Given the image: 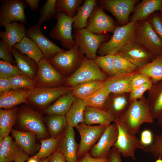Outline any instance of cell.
I'll return each mask as SVG.
<instances>
[{"instance_id": "6da1fadb", "label": "cell", "mask_w": 162, "mask_h": 162, "mask_svg": "<svg viewBox=\"0 0 162 162\" xmlns=\"http://www.w3.org/2000/svg\"><path fill=\"white\" fill-rule=\"evenodd\" d=\"M119 118L129 132L134 135L139 132L142 124L152 123L154 120L147 99L144 95L139 100L131 101L124 114Z\"/></svg>"}, {"instance_id": "7a4b0ae2", "label": "cell", "mask_w": 162, "mask_h": 162, "mask_svg": "<svg viewBox=\"0 0 162 162\" xmlns=\"http://www.w3.org/2000/svg\"><path fill=\"white\" fill-rule=\"evenodd\" d=\"M16 122L20 130L32 132L40 140L49 138L41 115L28 104L19 108Z\"/></svg>"}, {"instance_id": "3957f363", "label": "cell", "mask_w": 162, "mask_h": 162, "mask_svg": "<svg viewBox=\"0 0 162 162\" xmlns=\"http://www.w3.org/2000/svg\"><path fill=\"white\" fill-rule=\"evenodd\" d=\"M136 22L130 21L124 25H116L113 35L110 39L100 45L97 52L99 56L113 55L126 44L134 40Z\"/></svg>"}, {"instance_id": "277c9868", "label": "cell", "mask_w": 162, "mask_h": 162, "mask_svg": "<svg viewBox=\"0 0 162 162\" xmlns=\"http://www.w3.org/2000/svg\"><path fill=\"white\" fill-rule=\"evenodd\" d=\"M72 87L60 86L54 87H35L28 90L26 100L35 108L43 111L61 96L72 91Z\"/></svg>"}, {"instance_id": "5b68a950", "label": "cell", "mask_w": 162, "mask_h": 162, "mask_svg": "<svg viewBox=\"0 0 162 162\" xmlns=\"http://www.w3.org/2000/svg\"><path fill=\"white\" fill-rule=\"evenodd\" d=\"M108 76L99 68L94 60L85 57L76 71L68 78L66 86L73 87L84 82L104 81Z\"/></svg>"}, {"instance_id": "8992f818", "label": "cell", "mask_w": 162, "mask_h": 162, "mask_svg": "<svg viewBox=\"0 0 162 162\" xmlns=\"http://www.w3.org/2000/svg\"><path fill=\"white\" fill-rule=\"evenodd\" d=\"M118 129V135L114 147L124 158L130 157L135 160V152L140 149L146 152V146L143 144L135 135L130 134L123 121L116 118L114 122Z\"/></svg>"}, {"instance_id": "52a82bcc", "label": "cell", "mask_w": 162, "mask_h": 162, "mask_svg": "<svg viewBox=\"0 0 162 162\" xmlns=\"http://www.w3.org/2000/svg\"><path fill=\"white\" fill-rule=\"evenodd\" d=\"M134 40L142 45L156 57L160 55L162 40L147 20L136 22Z\"/></svg>"}, {"instance_id": "ba28073f", "label": "cell", "mask_w": 162, "mask_h": 162, "mask_svg": "<svg viewBox=\"0 0 162 162\" xmlns=\"http://www.w3.org/2000/svg\"><path fill=\"white\" fill-rule=\"evenodd\" d=\"M73 37L76 43L87 58L94 60L100 45L106 41L109 36L107 34H94L86 28L74 30Z\"/></svg>"}, {"instance_id": "9c48e42d", "label": "cell", "mask_w": 162, "mask_h": 162, "mask_svg": "<svg viewBox=\"0 0 162 162\" xmlns=\"http://www.w3.org/2000/svg\"><path fill=\"white\" fill-rule=\"evenodd\" d=\"M84 55L76 43L70 49L60 52L48 60L56 70L63 73H68L78 68Z\"/></svg>"}, {"instance_id": "30bf717a", "label": "cell", "mask_w": 162, "mask_h": 162, "mask_svg": "<svg viewBox=\"0 0 162 162\" xmlns=\"http://www.w3.org/2000/svg\"><path fill=\"white\" fill-rule=\"evenodd\" d=\"M56 26L50 31L49 35L52 38L60 41L63 47L68 50L75 44L72 34L73 17L64 13L58 12Z\"/></svg>"}, {"instance_id": "8fae6325", "label": "cell", "mask_w": 162, "mask_h": 162, "mask_svg": "<svg viewBox=\"0 0 162 162\" xmlns=\"http://www.w3.org/2000/svg\"><path fill=\"white\" fill-rule=\"evenodd\" d=\"M138 0H98L97 4L108 10L114 16L120 26L129 22L130 14L133 12Z\"/></svg>"}, {"instance_id": "7c38bea8", "label": "cell", "mask_w": 162, "mask_h": 162, "mask_svg": "<svg viewBox=\"0 0 162 162\" xmlns=\"http://www.w3.org/2000/svg\"><path fill=\"white\" fill-rule=\"evenodd\" d=\"M106 127L99 125H88L83 123L76 128L80 136L77 152L78 160L89 152L99 140Z\"/></svg>"}, {"instance_id": "4fadbf2b", "label": "cell", "mask_w": 162, "mask_h": 162, "mask_svg": "<svg viewBox=\"0 0 162 162\" xmlns=\"http://www.w3.org/2000/svg\"><path fill=\"white\" fill-rule=\"evenodd\" d=\"M0 8V26H5L14 21L26 24L25 9L27 4L22 0H2Z\"/></svg>"}, {"instance_id": "5bb4252c", "label": "cell", "mask_w": 162, "mask_h": 162, "mask_svg": "<svg viewBox=\"0 0 162 162\" xmlns=\"http://www.w3.org/2000/svg\"><path fill=\"white\" fill-rule=\"evenodd\" d=\"M116 53L130 60L138 68L151 62L156 58L144 46L134 40L126 44Z\"/></svg>"}, {"instance_id": "9a60e30c", "label": "cell", "mask_w": 162, "mask_h": 162, "mask_svg": "<svg viewBox=\"0 0 162 162\" xmlns=\"http://www.w3.org/2000/svg\"><path fill=\"white\" fill-rule=\"evenodd\" d=\"M104 10L97 4L88 21L86 28L94 34L100 35L107 32L113 33L116 26L113 19L106 14Z\"/></svg>"}, {"instance_id": "2e32d148", "label": "cell", "mask_w": 162, "mask_h": 162, "mask_svg": "<svg viewBox=\"0 0 162 162\" xmlns=\"http://www.w3.org/2000/svg\"><path fill=\"white\" fill-rule=\"evenodd\" d=\"M118 135V128L114 122L107 126L99 140L89 151L90 156L94 158H107Z\"/></svg>"}, {"instance_id": "e0dca14e", "label": "cell", "mask_w": 162, "mask_h": 162, "mask_svg": "<svg viewBox=\"0 0 162 162\" xmlns=\"http://www.w3.org/2000/svg\"><path fill=\"white\" fill-rule=\"evenodd\" d=\"M38 69L34 80L36 87H54L59 85L63 78L45 57L38 64Z\"/></svg>"}, {"instance_id": "ac0fdd59", "label": "cell", "mask_w": 162, "mask_h": 162, "mask_svg": "<svg viewBox=\"0 0 162 162\" xmlns=\"http://www.w3.org/2000/svg\"><path fill=\"white\" fill-rule=\"evenodd\" d=\"M40 25L37 24L29 26L26 30V36L31 39L36 44L45 57L49 60L65 50L59 47L42 33Z\"/></svg>"}, {"instance_id": "d6986e66", "label": "cell", "mask_w": 162, "mask_h": 162, "mask_svg": "<svg viewBox=\"0 0 162 162\" xmlns=\"http://www.w3.org/2000/svg\"><path fill=\"white\" fill-rule=\"evenodd\" d=\"M78 146L75 140L73 128L67 125L60 137L57 151L63 154L66 162H78Z\"/></svg>"}, {"instance_id": "ffe728a7", "label": "cell", "mask_w": 162, "mask_h": 162, "mask_svg": "<svg viewBox=\"0 0 162 162\" xmlns=\"http://www.w3.org/2000/svg\"><path fill=\"white\" fill-rule=\"evenodd\" d=\"M28 156L12 136L6 137L0 144V162H12L21 159L27 161Z\"/></svg>"}, {"instance_id": "44dd1931", "label": "cell", "mask_w": 162, "mask_h": 162, "mask_svg": "<svg viewBox=\"0 0 162 162\" xmlns=\"http://www.w3.org/2000/svg\"><path fill=\"white\" fill-rule=\"evenodd\" d=\"M130 93H110L106 102L104 109L116 118H120L124 114L130 103Z\"/></svg>"}, {"instance_id": "7402d4cb", "label": "cell", "mask_w": 162, "mask_h": 162, "mask_svg": "<svg viewBox=\"0 0 162 162\" xmlns=\"http://www.w3.org/2000/svg\"><path fill=\"white\" fill-rule=\"evenodd\" d=\"M118 73L104 81V86L110 93H130V83L136 73Z\"/></svg>"}, {"instance_id": "603a6c76", "label": "cell", "mask_w": 162, "mask_h": 162, "mask_svg": "<svg viewBox=\"0 0 162 162\" xmlns=\"http://www.w3.org/2000/svg\"><path fill=\"white\" fill-rule=\"evenodd\" d=\"M10 133L16 143L28 156L35 155L39 151L40 147L36 142V136L34 133L13 128Z\"/></svg>"}, {"instance_id": "cb8c5ba5", "label": "cell", "mask_w": 162, "mask_h": 162, "mask_svg": "<svg viewBox=\"0 0 162 162\" xmlns=\"http://www.w3.org/2000/svg\"><path fill=\"white\" fill-rule=\"evenodd\" d=\"M162 0H142L135 7L130 21L140 22L147 20L155 11H162Z\"/></svg>"}, {"instance_id": "d4e9b609", "label": "cell", "mask_w": 162, "mask_h": 162, "mask_svg": "<svg viewBox=\"0 0 162 162\" xmlns=\"http://www.w3.org/2000/svg\"><path fill=\"white\" fill-rule=\"evenodd\" d=\"M25 24L14 21L5 26V31L0 32V37L11 48L26 36V30Z\"/></svg>"}, {"instance_id": "484cf974", "label": "cell", "mask_w": 162, "mask_h": 162, "mask_svg": "<svg viewBox=\"0 0 162 162\" xmlns=\"http://www.w3.org/2000/svg\"><path fill=\"white\" fill-rule=\"evenodd\" d=\"M84 123L88 125L98 124L107 126L115 118L104 109L86 106L84 112Z\"/></svg>"}, {"instance_id": "4316f807", "label": "cell", "mask_w": 162, "mask_h": 162, "mask_svg": "<svg viewBox=\"0 0 162 162\" xmlns=\"http://www.w3.org/2000/svg\"><path fill=\"white\" fill-rule=\"evenodd\" d=\"M146 99L153 119H157L162 115V80L153 83Z\"/></svg>"}, {"instance_id": "83f0119b", "label": "cell", "mask_w": 162, "mask_h": 162, "mask_svg": "<svg viewBox=\"0 0 162 162\" xmlns=\"http://www.w3.org/2000/svg\"><path fill=\"white\" fill-rule=\"evenodd\" d=\"M11 52L19 70L23 74L34 80L38 71V64L33 59L20 53L14 47L11 48Z\"/></svg>"}, {"instance_id": "f1b7e54d", "label": "cell", "mask_w": 162, "mask_h": 162, "mask_svg": "<svg viewBox=\"0 0 162 162\" xmlns=\"http://www.w3.org/2000/svg\"><path fill=\"white\" fill-rule=\"evenodd\" d=\"M28 90L25 89L11 90L0 93V108L8 109L22 103L28 104L26 96Z\"/></svg>"}, {"instance_id": "f546056e", "label": "cell", "mask_w": 162, "mask_h": 162, "mask_svg": "<svg viewBox=\"0 0 162 162\" xmlns=\"http://www.w3.org/2000/svg\"><path fill=\"white\" fill-rule=\"evenodd\" d=\"M75 99L71 91L60 96L43 111L47 116L65 115Z\"/></svg>"}, {"instance_id": "4dcf8cb0", "label": "cell", "mask_w": 162, "mask_h": 162, "mask_svg": "<svg viewBox=\"0 0 162 162\" xmlns=\"http://www.w3.org/2000/svg\"><path fill=\"white\" fill-rule=\"evenodd\" d=\"M97 4V0H85L73 17V28L74 30L86 28L88 19Z\"/></svg>"}, {"instance_id": "1f68e13d", "label": "cell", "mask_w": 162, "mask_h": 162, "mask_svg": "<svg viewBox=\"0 0 162 162\" xmlns=\"http://www.w3.org/2000/svg\"><path fill=\"white\" fill-rule=\"evenodd\" d=\"M21 53L33 59L38 64L45 57L36 44L26 36L13 46Z\"/></svg>"}, {"instance_id": "d6a6232c", "label": "cell", "mask_w": 162, "mask_h": 162, "mask_svg": "<svg viewBox=\"0 0 162 162\" xmlns=\"http://www.w3.org/2000/svg\"><path fill=\"white\" fill-rule=\"evenodd\" d=\"M19 108L16 106L8 109L0 110V136L5 138L16 124Z\"/></svg>"}, {"instance_id": "836d02e7", "label": "cell", "mask_w": 162, "mask_h": 162, "mask_svg": "<svg viewBox=\"0 0 162 162\" xmlns=\"http://www.w3.org/2000/svg\"><path fill=\"white\" fill-rule=\"evenodd\" d=\"M86 106L83 100L76 98L65 115L67 124L74 128L84 123V112Z\"/></svg>"}, {"instance_id": "e575fe53", "label": "cell", "mask_w": 162, "mask_h": 162, "mask_svg": "<svg viewBox=\"0 0 162 162\" xmlns=\"http://www.w3.org/2000/svg\"><path fill=\"white\" fill-rule=\"evenodd\" d=\"M47 128L51 137H59L67 126L65 115H49L45 119Z\"/></svg>"}, {"instance_id": "d590c367", "label": "cell", "mask_w": 162, "mask_h": 162, "mask_svg": "<svg viewBox=\"0 0 162 162\" xmlns=\"http://www.w3.org/2000/svg\"><path fill=\"white\" fill-rule=\"evenodd\" d=\"M104 86V81H95L84 82L72 87V92L75 98L83 100Z\"/></svg>"}, {"instance_id": "8d00e7d4", "label": "cell", "mask_w": 162, "mask_h": 162, "mask_svg": "<svg viewBox=\"0 0 162 162\" xmlns=\"http://www.w3.org/2000/svg\"><path fill=\"white\" fill-rule=\"evenodd\" d=\"M136 72L148 76L154 83L162 80V58L161 56L156 57L151 62L139 68Z\"/></svg>"}, {"instance_id": "74e56055", "label": "cell", "mask_w": 162, "mask_h": 162, "mask_svg": "<svg viewBox=\"0 0 162 162\" xmlns=\"http://www.w3.org/2000/svg\"><path fill=\"white\" fill-rule=\"evenodd\" d=\"M110 93L104 86L88 97L83 100L86 106L104 109Z\"/></svg>"}, {"instance_id": "f35d334b", "label": "cell", "mask_w": 162, "mask_h": 162, "mask_svg": "<svg viewBox=\"0 0 162 162\" xmlns=\"http://www.w3.org/2000/svg\"><path fill=\"white\" fill-rule=\"evenodd\" d=\"M49 138L40 140V145L39 151L34 156L38 160L47 158L57 150L60 137Z\"/></svg>"}, {"instance_id": "ab89813d", "label": "cell", "mask_w": 162, "mask_h": 162, "mask_svg": "<svg viewBox=\"0 0 162 162\" xmlns=\"http://www.w3.org/2000/svg\"><path fill=\"white\" fill-rule=\"evenodd\" d=\"M84 1L83 0H57L56 4V11L57 12L63 13L70 17H73Z\"/></svg>"}, {"instance_id": "60d3db41", "label": "cell", "mask_w": 162, "mask_h": 162, "mask_svg": "<svg viewBox=\"0 0 162 162\" xmlns=\"http://www.w3.org/2000/svg\"><path fill=\"white\" fill-rule=\"evenodd\" d=\"M114 67L118 73H135L139 68L130 60L117 53L113 55Z\"/></svg>"}, {"instance_id": "b9f144b4", "label": "cell", "mask_w": 162, "mask_h": 162, "mask_svg": "<svg viewBox=\"0 0 162 162\" xmlns=\"http://www.w3.org/2000/svg\"><path fill=\"white\" fill-rule=\"evenodd\" d=\"M8 79L11 85L12 90H30L36 87L34 80L24 74L18 75Z\"/></svg>"}, {"instance_id": "7bdbcfd3", "label": "cell", "mask_w": 162, "mask_h": 162, "mask_svg": "<svg viewBox=\"0 0 162 162\" xmlns=\"http://www.w3.org/2000/svg\"><path fill=\"white\" fill-rule=\"evenodd\" d=\"M57 0H47L39 10L40 16L37 21L41 25L52 18L56 17L57 12L56 9Z\"/></svg>"}, {"instance_id": "ee69618b", "label": "cell", "mask_w": 162, "mask_h": 162, "mask_svg": "<svg viewBox=\"0 0 162 162\" xmlns=\"http://www.w3.org/2000/svg\"><path fill=\"white\" fill-rule=\"evenodd\" d=\"M113 55L108 54L103 56H97L94 60L99 68L108 77L112 76L118 73L113 65Z\"/></svg>"}, {"instance_id": "f6af8a7d", "label": "cell", "mask_w": 162, "mask_h": 162, "mask_svg": "<svg viewBox=\"0 0 162 162\" xmlns=\"http://www.w3.org/2000/svg\"><path fill=\"white\" fill-rule=\"evenodd\" d=\"M19 74H23L16 66L0 60V77L9 78Z\"/></svg>"}, {"instance_id": "bcb514c9", "label": "cell", "mask_w": 162, "mask_h": 162, "mask_svg": "<svg viewBox=\"0 0 162 162\" xmlns=\"http://www.w3.org/2000/svg\"><path fill=\"white\" fill-rule=\"evenodd\" d=\"M146 152L150 153L155 158L162 159V133L154 135L153 141L146 147Z\"/></svg>"}, {"instance_id": "7dc6e473", "label": "cell", "mask_w": 162, "mask_h": 162, "mask_svg": "<svg viewBox=\"0 0 162 162\" xmlns=\"http://www.w3.org/2000/svg\"><path fill=\"white\" fill-rule=\"evenodd\" d=\"M156 33L162 40V14L154 13L147 19Z\"/></svg>"}, {"instance_id": "c3c4849f", "label": "cell", "mask_w": 162, "mask_h": 162, "mask_svg": "<svg viewBox=\"0 0 162 162\" xmlns=\"http://www.w3.org/2000/svg\"><path fill=\"white\" fill-rule=\"evenodd\" d=\"M11 48L1 40L0 41V58L1 60L9 62L16 66L14 59L11 52Z\"/></svg>"}, {"instance_id": "681fc988", "label": "cell", "mask_w": 162, "mask_h": 162, "mask_svg": "<svg viewBox=\"0 0 162 162\" xmlns=\"http://www.w3.org/2000/svg\"><path fill=\"white\" fill-rule=\"evenodd\" d=\"M153 83V81L151 80L132 91L130 93V101L140 99L144 95L143 94L146 91L150 89Z\"/></svg>"}, {"instance_id": "f907efd6", "label": "cell", "mask_w": 162, "mask_h": 162, "mask_svg": "<svg viewBox=\"0 0 162 162\" xmlns=\"http://www.w3.org/2000/svg\"><path fill=\"white\" fill-rule=\"evenodd\" d=\"M151 80L147 75L136 72L130 82V86L131 92Z\"/></svg>"}, {"instance_id": "816d5d0a", "label": "cell", "mask_w": 162, "mask_h": 162, "mask_svg": "<svg viewBox=\"0 0 162 162\" xmlns=\"http://www.w3.org/2000/svg\"><path fill=\"white\" fill-rule=\"evenodd\" d=\"M154 138V135L152 132L149 130L145 129L141 132L140 140L143 144L147 147L152 144Z\"/></svg>"}, {"instance_id": "f5cc1de1", "label": "cell", "mask_w": 162, "mask_h": 162, "mask_svg": "<svg viewBox=\"0 0 162 162\" xmlns=\"http://www.w3.org/2000/svg\"><path fill=\"white\" fill-rule=\"evenodd\" d=\"M121 154L117 149L112 147L109 153L108 158V162H122Z\"/></svg>"}, {"instance_id": "db71d44e", "label": "cell", "mask_w": 162, "mask_h": 162, "mask_svg": "<svg viewBox=\"0 0 162 162\" xmlns=\"http://www.w3.org/2000/svg\"><path fill=\"white\" fill-rule=\"evenodd\" d=\"M11 90L12 86L9 79L0 77V93Z\"/></svg>"}, {"instance_id": "11a10c76", "label": "cell", "mask_w": 162, "mask_h": 162, "mask_svg": "<svg viewBox=\"0 0 162 162\" xmlns=\"http://www.w3.org/2000/svg\"><path fill=\"white\" fill-rule=\"evenodd\" d=\"M78 162H108L107 158H94L90 156L88 153L85 154L82 157L78 159Z\"/></svg>"}, {"instance_id": "9f6ffc18", "label": "cell", "mask_w": 162, "mask_h": 162, "mask_svg": "<svg viewBox=\"0 0 162 162\" xmlns=\"http://www.w3.org/2000/svg\"><path fill=\"white\" fill-rule=\"evenodd\" d=\"M47 158L48 162H66L63 154L57 150Z\"/></svg>"}, {"instance_id": "6f0895ef", "label": "cell", "mask_w": 162, "mask_h": 162, "mask_svg": "<svg viewBox=\"0 0 162 162\" xmlns=\"http://www.w3.org/2000/svg\"><path fill=\"white\" fill-rule=\"evenodd\" d=\"M25 1L32 10L34 11L38 10L39 0H25Z\"/></svg>"}, {"instance_id": "680465c9", "label": "cell", "mask_w": 162, "mask_h": 162, "mask_svg": "<svg viewBox=\"0 0 162 162\" xmlns=\"http://www.w3.org/2000/svg\"><path fill=\"white\" fill-rule=\"evenodd\" d=\"M39 161L34 155L29 158L27 160V162H39Z\"/></svg>"}, {"instance_id": "91938a15", "label": "cell", "mask_w": 162, "mask_h": 162, "mask_svg": "<svg viewBox=\"0 0 162 162\" xmlns=\"http://www.w3.org/2000/svg\"><path fill=\"white\" fill-rule=\"evenodd\" d=\"M157 122L162 130V115L157 119Z\"/></svg>"}, {"instance_id": "94428289", "label": "cell", "mask_w": 162, "mask_h": 162, "mask_svg": "<svg viewBox=\"0 0 162 162\" xmlns=\"http://www.w3.org/2000/svg\"><path fill=\"white\" fill-rule=\"evenodd\" d=\"M39 162H48L47 158H44L40 160Z\"/></svg>"}, {"instance_id": "6125c7cd", "label": "cell", "mask_w": 162, "mask_h": 162, "mask_svg": "<svg viewBox=\"0 0 162 162\" xmlns=\"http://www.w3.org/2000/svg\"><path fill=\"white\" fill-rule=\"evenodd\" d=\"M26 161H27V160L24 159H21V160H15L14 162H25Z\"/></svg>"}, {"instance_id": "be15d7a7", "label": "cell", "mask_w": 162, "mask_h": 162, "mask_svg": "<svg viewBox=\"0 0 162 162\" xmlns=\"http://www.w3.org/2000/svg\"><path fill=\"white\" fill-rule=\"evenodd\" d=\"M154 162H162V159L158 158Z\"/></svg>"}, {"instance_id": "e7e4bbea", "label": "cell", "mask_w": 162, "mask_h": 162, "mask_svg": "<svg viewBox=\"0 0 162 162\" xmlns=\"http://www.w3.org/2000/svg\"><path fill=\"white\" fill-rule=\"evenodd\" d=\"M162 58V52H161V54H160V55Z\"/></svg>"}, {"instance_id": "03108f58", "label": "cell", "mask_w": 162, "mask_h": 162, "mask_svg": "<svg viewBox=\"0 0 162 162\" xmlns=\"http://www.w3.org/2000/svg\"><path fill=\"white\" fill-rule=\"evenodd\" d=\"M160 14H162V11L161 12H160Z\"/></svg>"}, {"instance_id": "003e7915", "label": "cell", "mask_w": 162, "mask_h": 162, "mask_svg": "<svg viewBox=\"0 0 162 162\" xmlns=\"http://www.w3.org/2000/svg\"></svg>"}]
</instances>
